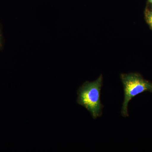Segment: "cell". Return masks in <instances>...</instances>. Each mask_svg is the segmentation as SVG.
<instances>
[{"instance_id": "cell-3", "label": "cell", "mask_w": 152, "mask_h": 152, "mask_svg": "<svg viewBox=\"0 0 152 152\" xmlns=\"http://www.w3.org/2000/svg\"><path fill=\"white\" fill-rule=\"evenodd\" d=\"M3 47V38L1 29L0 27V50L2 49Z\"/></svg>"}, {"instance_id": "cell-2", "label": "cell", "mask_w": 152, "mask_h": 152, "mask_svg": "<svg viewBox=\"0 0 152 152\" xmlns=\"http://www.w3.org/2000/svg\"><path fill=\"white\" fill-rule=\"evenodd\" d=\"M121 80L124 86V99L121 110L123 117L129 116L128 107L130 101L137 95L145 92H152V83L143 78L140 74H121Z\"/></svg>"}, {"instance_id": "cell-4", "label": "cell", "mask_w": 152, "mask_h": 152, "mask_svg": "<svg viewBox=\"0 0 152 152\" xmlns=\"http://www.w3.org/2000/svg\"><path fill=\"white\" fill-rule=\"evenodd\" d=\"M148 21L152 27V13H150L148 16Z\"/></svg>"}, {"instance_id": "cell-1", "label": "cell", "mask_w": 152, "mask_h": 152, "mask_svg": "<svg viewBox=\"0 0 152 152\" xmlns=\"http://www.w3.org/2000/svg\"><path fill=\"white\" fill-rule=\"evenodd\" d=\"M103 86L102 75L94 82H86L77 91V103L90 112L94 119L102 115L104 106L101 101V91Z\"/></svg>"}, {"instance_id": "cell-5", "label": "cell", "mask_w": 152, "mask_h": 152, "mask_svg": "<svg viewBox=\"0 0 152 152\" xmlns=\"http://www.w3.org/2000/svg\"><path fill=\"white\" fill-rule=\"evenodd\" d=\"M150 1L152 3V0H150Z\"/></svg>"}]
</instances>
